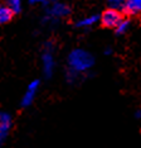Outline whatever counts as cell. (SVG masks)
Masks as SVG:
<instances>
[{
  "mask_svg": "<svg viewBox=\"0 0 141 148\" xmlns=\"http://www.w3.org/2000/svg\"><path fill=\"white\" fill-rule=\"evenodd\" d=\"M95 58L88 51L83 48H76L68 55L69 70L76 73H83L92 69Z\"/></svg>",
  "mask_w": 141,
  "mask_h": 148,
  "instance_id": "cell-1",
  "label": "cell"
},
{
  "mask_svg": "<svg viewBox=\"0 0 141 148\" xmlns=\"http://www.w3.org/2000/svg\"><path fill=\"white\" fill-rule=\"evenodd\" d=\"M42 67H43V73L47 77H50L54 72L56 61L53 57V45L52 43H47L44 52L42 55Z\"/></svg>",
  "mask_w": 141,
  "mask_h": 148,
  "instance_id": "cell-2",
  "label": "cell"
},
{
  "mask_svg": "<svg viewBox=\"0 0 141 148\" xmlns=\"http://www.w3.org/2000/svg\"><path fill=\"white\" fill-rule=\"evenodd\" d=\"M69 13H70V10L66 4H62V3H54V4L50 5L48 8V10H47L45 21L56 23L58 19L64 18V16H67Z\"/></svg>",
  "mask_w": 141,
  "mask_h": 148,
  "instance_id": "cell-3",
  "label": "cell"
},
{
  "mask_svg": "<svg viewBox=\"0 0 141 148\" xmlns=\"http://www.w3.org/2000/svg\"><path fill=\"white\" fill-rule=\"evenodd\" d=\"M121 19H122V16H121V14L115 8L107 9V10L103 12V14L101 15V22H102V24L107 27V28H115Z\"/></svg>",
  "mask_w": 141,
  "mask_h": 148,
  "instance_id": "cell-4",
  "label": "cell"
},
{
  "mask_svg": "<svg viewBox=\"0 0 141 148\" xmlns=\"http://www.w3.org/2000/svg\"><path fill=\"white\" fill-rule=\"evenodd\" d=\"M12 128V116L6 112H0V146L5 143Z\"/></svg>",
  "mask_w": 141,
  "mask_h": 148,
  "instance_id": "cell-5",
  "label": "cell"
},
{
  "mask_svg": "<svg viewBox=\"0 0 141 148\" xmlns=\"http://www.w3.org/2000/svg\"><path fill=\"white\" fill-rule=\"evenodd\" d=\"M38 89H39V81L38 80H34L26 86V90L24 92V95L22 97V106H29L32 105V103L34 101L35 96H37V92H38Z\"/></svg>",
  "mask_w": 141,
  "mask_h": 148,
  "instance_id": "cell-6",
  "label": "cell"
},
{
  "mask_svg": "<svg viewBox=\"0 0 141 148\" xmlns=\"http://www.w3.org/2000/svg\"><path fill=\"white\" fill-rule=\"evenodd\" d=\"M122 9L130 15H135L141 13V0H125Z\"/></svg>",
  "mask_w": 141,
  "mask_h": 148,
  "instance_id": "cell-7",
  "label": "cell"
},
{
  "mask_svg": "<svg viewBox=\"0 0 141 148\" xmlns=\"http://www.w3.org/2000/svg\"><path fill=\"white\" fill-rule=\"evenodd\" d=\"M98 18H100V16L96 15V14L85 16V18L79 19V21L76 23V27H77V28H89V27H92L97 21H98Z\"/></svg>",
  "mask_w": 141,
  "mask_h": 148,
  "instance_id": "cell-8",
  "label": "cell"
},
{
  "mask_svg": "<svg viewBox=\"0 0 141 148\" xmlns=\"http://www.w3.org/2000/svg\"><path fill=\"white\" fill-rule=\"evenodd\" d=\"M13 14L12 9L5 4H0V24H6L8 22L12 21Z\"/></svg>",
  "mask_w": 141,
  "mask_h": 148,
  "instance_id": "cell-9",
  "label": "cell"
},
{
  "mask_svg": "<svg viewBox=\"0 0 141 148\" xmlns=\"http://www.w3.org/2000/svg\"><path fill=\"white\" fill-rule=\"evenodd\" d=\"M130 25H131V22L129 19H121V21L117 23V25L115 27L116 33L117 34H125V33L129 31Z\"/></svg>",
  "mask_w": 141,
  "mask_h": 148,
  "instance_id": "cell-10",
  "label": "cell"
},
{
  "mask_svg": "<svg viewBox=\"0 0 141 148\" xmlns=\"http://www.w3.org/2000/svg\"><path fill=\"white\" fill-rule=\"evenodd\" d=\"M6 5L12 9L13 13H19L22 10L23 3H22V0H8V1H6Z\"/></svg>",
  "mask_w": 141,
  "mask_h": 148,
  "instance_id": "cell-11",
  "label": "cell"
},
{
  "mask_svg": "<svg viewBox=\"0 0 141 148\" xmlns=\"http://www.w3.org/2000/svg\"><path fill=\"white\" fill-rule=\"evenodd\" d=\"M108 4L112 6V8H122L123 4H125V0H107Z\"/></svg>",
  "mask_w": 141,
  "mask_h": 148,
  "instance_id": "cell-12",
  "label": "cell"
},
{
  "mask_svg": "<svg viewBox=\"0 0 141 148\" xmlns=\"http://www.w3.org/2000/svg\"><path fill=\"white\" fill-rule=\"evenodd\" d=\"M32 4H40V3H45L47 0H29Z\"/></svg>",
  "mask_w": 141,
  "mask_h": 148,
  "instance_id": "cell-13",
  "label": "cell"
},
{
  "mask_svg": "<svg viewBox=\"0 0 141 148\" xmlns=\"http://www.w3.org/2000/svg\"><path fill=\"white\" fill-rule=\"evenodd\" d=\"M135 116L137 118V119H141V110H139V112H136V114H135Z\"/></svg>",
  "mask_w": 141,
  "mask_h": 148,
  "instance_id": "cell-14",
  "label": "cell"
}]
</instances>
